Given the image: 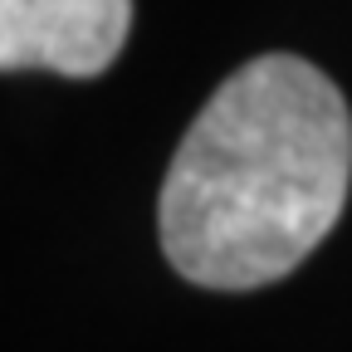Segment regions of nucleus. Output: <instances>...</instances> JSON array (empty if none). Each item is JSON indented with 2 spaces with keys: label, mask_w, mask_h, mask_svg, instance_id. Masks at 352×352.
<instances>
[{
  "label": "nucleus",
  "mask_w": 352,
  "mask_h": 352,
  "mask_svg": "<svg viewBox=\"0 0 352 352\" xmlns=\"http://www.w3.org/2000/svg\"><path fill=\"white\" fill-rule=\"evenodd\" d=\"M352 182V113L298 54H259L210 94L162 186V250L201 289H264L323 245Z\"/></svg>",
  "instance_id": "f257e3e1"
},
{
  "label": "nucleus",
  "mask_w": 352,
  "mask_h": 352,
  "mask_svg": "<svg viewBox=\"0 0 352 352\" xmlns=\"http://www.w3.org/2000/svg\"><path fill=\"white\" fill-rule=\"evenodd\" d=\"M132 0H0V69L103 74L127 44Z\"/></svg>",
  "instance_id": "f03ea898"
}]
</instances>
